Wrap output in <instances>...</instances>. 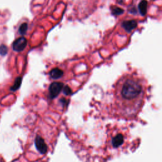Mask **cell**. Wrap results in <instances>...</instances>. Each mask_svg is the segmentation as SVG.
Here are the masks:
<instances>
[{"mask_svg": "<svg viewBox=\"0 0 162 162\" xmlns=\"http://www.w3.org/2000/svg\"><path fill=\"white\" fill-rule=\"evenodd\" d=\"M0 162H5V160L1 156H0Z\"/></svg>", "mask_w": 162, "mask_h": 162, "instance_id": "cell-11", "label": "cell"}, {"mask_svg": "<svg viewBox=\"0 0 162 162\" xmlns=\"http://www.w3.org/2000/svg\"><path fill=\"white\" fill-rule=\"evenodd\" d=\"M36 146L37 147V149L41 153H45L47 151V146L44 142L43 139L40 137H38L36 139Z\"/></svg>", "mask_w": 162, "mask_h": 162, "instance_id": "cell-5", "label": "cell"}, {"mask_svg": "<svg viewBox=\"0 0 162 162\" xmlns=\"http://www.w3.org/2000/svg\"><path fill=\"white\" fill-rule=\"evenodd\" d=\"M27 45V41L24 37H21L16 39L13 43V49L17 52H20L24 50Z\"/></svg>", "mask_w": 162, "mask_h": 162, "instance_id": "cell-3", "label": "cell"}, {"mask_svg": "<svg viewBox=\"0 0 162 162\" xmlns=\"http://www.w3.org/2000/svg\"><path fill=\"white\" fill-rule=\"evenodd\" d=\"M146 82L140 77L126 75L116 83L114 103L117 115L124 119L134 118L141 110L146 96Z\"/></svg>", "mask_w": 162, "mask_h": 162, "instance_id": "cell-1", "label": "cell"}, {"mask_svg": "<svg viewBox=\"0 0 162 162\" xmlns=\"http://www.w3.org/2000/svg\"><path fill=\"white\" fill-rule=\"evenodd\" d=\"M111 12L113 15L118 16V15H121V14H123L124 12V10L121 8H119V7L114 6V7H113L111 9Z\"/></svg>", "mask_w": 162, "mask_h": 162, "instance_id": "cell-8", "label": "cell"}, {"mask_svg": "<svg viewBox=\"0 0 162 162\" xmlns=\"http://www.w3.org/2000/svg\"><path fill=\"white\" fill-rule=\"evenodd\" d=\"M63 72L59 68H54L51 70V71L50 72V75L53 79H58L61 78V77L63 76Z\"/></svg>", "mask_w": 162, "mask_h": 162, "instance_id": "cell-6", "label": "cell"}, {"mask_svg": "<svg viewBox=\"0 0 162 162\" xmlns=\"http://www.w3.org/2000/svg\"><path fill=\"white\" fill-rule=\"evenodd\" d=\"M63 88V84L61 82H53L49 88V93L51 98L57 97Z\"/></svg>", "mask_w": 162, "mask_h": 162, "instance_id": "cell-2", "label": "cell"}, {"mask_svg": "<svg viewBox=\"0 0 162 162\" xmlns=\"http://www.w3.org/2000/svg\"><path fill=\"white\" fill-rule=\"evenodd\" d=\"M8 51V48L5 45H1L0 46V55H5Z\"/></svg>", "mask_w": 162, "mask_h": 162, "instance_id": "cell-10", "label": "cell"}, {"mask_svg": "<svg viewBox=\"0 0 162 162\" xmlns=\"http://www.w3.org/2000/svg\"><path fill=\"white\" fill-rule=\"evenodd\" d=\"M27 28H28V25L27 23L22 24L19 27V33L21 35H24L27 32Z\"/></svg>", "mask_w": 162, "mask_h": 162, "instance_id": "cell-9", "label": "cell"}, {"mask_svg": "<svg viewBox=\"0 0 162 162\" xmlns=\"http://www.w3.org/2000/svg\"><path fill=\"white\" fill-rule=\"evenodd\" d=\"M137 23L134 20L124 21V22H123L122 24V26L124 28L125 30L126 31H127L128 32H130L133 29H134L137 27Z\"/></svg>", "mask_w": 162, "mask_h": 162, "instance_id": "cell-4", "label": "cell"}, {"mask_svg": "<svg viewBox=\"0 0 162 162\" xmlns=\"http://www.w3.org/2000/svg\"><path fill=\"white\" fill-rule=\"evenodd\" d=\"M138 8L139 10L140 13L143 16H144L147 13V2L146 0H142L138 5Z\"/></svg>", "mask_w": 162, "mask_h": 162, "instance_id": "cell-7", "label": "cell"}]
</instances>
